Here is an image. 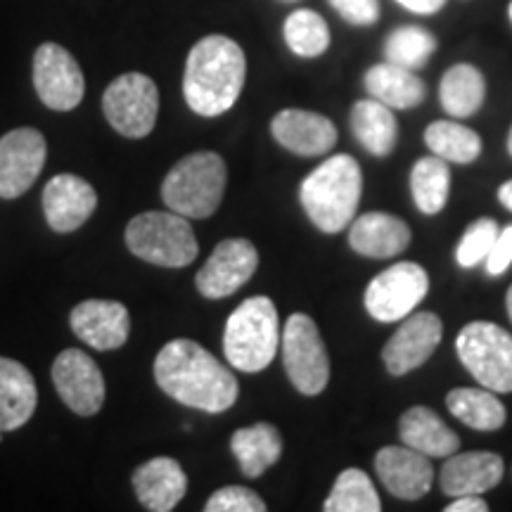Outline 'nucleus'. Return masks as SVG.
Wrapping results in <instances>:
<instances>
[{
    "instance_id": "nucleus-1",
    "label": "nucleus",
    "mask_w": 512,
    "mask_h": 512,
    "mask_svg": "<svg viewBox=\"0 0 512 512\" xmlns=\"http://www.w3.org/2000/svg\"><path fill=\"white\" fill-rule=\"evenodd\" d=\"M155 380L166 396L204 413L228 411L240 394L238 377L192 339L164 344L155 358Z\"/></svg>"
},
{
    "instance_id": "nucleus-2",
    "label": "nucleus",
    "mask_w": 512,
    "mask_h": 512,
    "mask_svg": "<svg viewBox=\"0 0 512 512\" xmlns=\"http://www.w3.org/2000/svg\"><path fill=\"white\" fill-rule=\"evenodd\" d=\"M247 79V57L233 38H202L185 60L183 95L200 117H221L235 105Z\"/></svg>"
},
{
    "instance_id": "nucleus-3",
    "label": "nucleus",
    "mask_w": 512,
    "mask_h": 512,
    "mask_svg": "<svg viewBox=\"0 0 512 512\" xmlns=\"http://www.w3.org/2000/svg\"><path fill=\"white\" fill-rule=\"evenodd\" d=\"M363 195L361 166L351 155L325 159L318 169L304 178L299 200L313 226L323 233H342L356 219Z\"/></svg>"
},
{
    "instance_id": "nucleus-4",
    "label": "nucleus",
    "mask_w": 512,
    "mask_h": 512,
    "mask_svg": "<svg viewBox=\"0 0 512 512\" xmlns=\"http://www.w3.org/2000/svg\"><path fill=\"white\" fill-rule=\"evenodd\" d=\"M280 349L278 309L268 297L245 299L230 313L223 332L228 363L242 373H259L273 363Z\"/></svg>"
},
{
    "instance_id": "nucleus-5",
    "label": "nucleus",
    "mask_w": 512,
    "mask_h": 512,
    "mask_svg": "<svg viewBox=\"0 0 512 512\" xmlns=\"http://www.w3.org/2000/svg\"><path fill=\"white\" fill-rule=\"evenodd\" d=\"M228 169L216 152H195L183 157L162 183L166 207L185 219H209L221 207Z\"/></svg>"
},
{
    "instance_id": "nucleus-6",
    "label": "nucleus",
    "mask_w": 512,
    "mask_h": 512,
    "mask_svg": "<svg viewBox=\"0 0 512 512\" xmlns=\"http://www.w3.org/2000/svg\"><path fill=\"white\" fill-rule=\"evenodd\" d=\"M126 247L133 256L162 268H185L197 259L195 230L176 211H145L126 226Z\"/></svg>"
},
{
    "instance_id": "nucleus-7",
    "label": "nucleus",
    "mask_w": 512,
    "mask_h": 512,
    "mask_svg": "<svg viewBox=\"0 0 512 512\" xmlns=\"http://www.w3.org/2000/svg\"><path fill=\"white\" fill-rule=\"evenodd\" d=\"M460 363L482 387L496 394L512 392V335L501 325L477 320L458 332Z\"/></svg>"
},
{
    "instance_id": "nucleus-8",
    "label": "nucleus",
    "mask_w": 512,
    "mask_h": 512,
    "mask_svg": "<svg viewBox=\"0 0 512 512\" xmlns=\"http://www.w3.org/2000/svg\"><path fill=\"white\" fill-rule=\"evenodd\" d=\"M285 373L299 394L316 396L330 382V358L318 325L306 313H292L280 337Z\"/></svg>"
},
{
    "instance_id": "nucleus-9",
    "label": "nucleus",
    "mask_w": 512,
    "mask_h": 512,
    "mask_svg": "<svg viewBox=\"0 0 512 512\" xmlns=\"http://www.w3.org/2000/svg\"><path fill=\"white\" fill-rule=\"evenodd\" d=\"M102 112L124 138L150 136L159 114L157 83L140 72L121 74L102 95Z\"/></svg>"
},
{
    "instance_id": "nucleus-10",
    "label": "nucleus",
    "mask_w": 512,
    "mask_h": 512,
    "mask_svg": "<svg viewBox=\"0 0 512 512\" xmlns=\"http://www.w3.org/2000/svg\"><path fill=\"white\" fill-rule=\"evenodd\" d=\"M427 292H430V275L425 268L413 261H399L370 280L363 302L375 320L396 323L411 316Z\"/></svg>"
},
{
    "instance_id": "nucleus-11",
    "label": "nucleus",
    "mask_w": 512,
    "mask_h": 512,
    "mask_svg": "<svg viewBox=\"0 0 512 512\" xmlns=\"http://www.w3.org/2000/svg\"><path fill=\"white\" fill-rule=\"evenodd\" d=\"M34 86L38 98L55 112H69L81 105L86 79L79 62L67 48L43 43L34 55Z\"/></svg>"
},
{
    "instance_id": "nucleus-12",
    "label": "nucleus",
    "mask_w": 512,
    "mask_h": 512,
    "mask_svg": "<svg viewBox=\"0 0 512 512\" xmlns=\"http://www.w3.org/2000/svg\"><path fill=\"white\" fill-rule=\"evenodd\" d=\"M48 145L36 128H15L0 138V197L17 200L41 176Z\"/></svg>"
},
{
    "instance_id": "nucleus-13",
    "label": "nucleus",
    "mask_w": 512,
    "mask_h": 512,
    "mask_svg": "<svg viewBox=\"0 0 512 512\" xmlns=\"http://www.w3.org/2000/svg\"><path fill=\"white\" fill-rule=\"evenodd\" d=\"M53 382L69 411L83 418L100 413L105 403V377L88 354L79 349H64L53 363Z\"/></svg>"
},
{
    "instance_id": "nucleus-14",
    "label": "nucleus",
    "mask_w": 512,
    "mask_h": 512,
    "mask_svg": "<svg viewBox=\"0 0 512 512\" xmlns=\"http://www.w3.org/2000/svg\"><path fill=\"white\" fill-rule=\"evenodd\" d=\"M259 266V252L245 238L223 240L197 273L195 285L202 297L223 299L247 285Z\"/></svg>"
},
{
    "instance_id": "nucleus-15",
    "label": "nucleus",
    "mask_w": 512,
    "mask_h": 512,
    "mask_svg": "<svg viewBox=\"0 0 512 512\" xmlns=\"http://www.w3.org/2000/svg\"><path fill=\"white\" fill-rule=\"evenodd\" d=\"M444 335L441 318L432 311H418L403 318L399 330L384 344L382 361L394 377L408 375L430 361Z\"/></svg>"
},
{
    "instance_id": "nucleus-16",
    "label": "nucleus",
    "mask_w": 512,
    "mask_h": 512,
    "mask_svg": "<svg viewBox=\"0 0 512 512\" xmlns=\"http://www.w3.org/2000/svg\"><path fill=\"white\" fill-rule=\"evenodd\" d=\"M375 472L389 494L401 501H418L432 489L434 467L425 453L411 446H384L375 456Z\"/></svg>"
},
{
    "instance_id": "nucleus-17",
    "label": "nucleus",
    "mask_w": 512,
    "mask_h": 512,
    "mask_svg": "<svg viewBox=\"0 0 512 512\" xmlns=\"http://www.w3.org/2000/svg\"><path fill=\"white\" fill-rule=\"evenodd\" d=\"M74 335L98 351L124 347L131 335V313L121 302L110 299H88L74 306L69 316Z\"/></svg>"
},
{
    "instance_id": "nucleus-18",
    "label": "nucleus",
    "mask_w": 512,
    "mask_h": 512,
    "mask_svg": "<svg viewBox=\"0 0 512 512\" xmlns=\"http://www.w3.org/2000/svg\"><path fill=\"white\" fill-rule=\"evenodd\" d=\"M98 192L74 174H60L43 188V214L55 233H74L93 216Z\"/></svg>"
},
{
    "instance_id": "nucleus-19",
    "label": "nucleus",
    "mask_w": 512,
    "mask_h": 512,
    "mask_svg": "<svg viewBox=\"0 0 512 512\" xmlns=\"http://www.w3.org/2000/svg\"><path fill=\"white\" fill-rule=\"evenodd\" d=\"M271 133L285 150L299 157H320L337 143V128L328 117L306 110H283L271 121Z\"/></svg>"
},
{
    "instance_id": "nucleus-20",
    "label": "nucleus",
    "mask_w": 512,
    "mask_h": 512,
    "mask_svg": "<svg viewBox=\"0 0 512 512\" xmlns=\"http://www.w3.org/2000/svg\"><path fill=\"white\" fill-rule=\"evenodd\" d=\"M503 458L489 451L453 453L448 456L446 465L441 467L439 484L446 496H482L486 491L496 489L503 479Z\"/></svg>"
},
{
    "instance_id": "nucleus-21",
    "label": "nucleus",
    "mask_w": 512,
    "mask_h": 512,
    "mask_svg": "<svg viewBox=\"0 0 512 512\" xmlns=\"http://www.w3.org/2000/svg\"><path fill=\"white\" fill-rule=\"evenodd\" d=\"M133 491L145 510L169 512L183 501L188 475L174 458H152L133 472Z\"/></svg>"
},
{
    "instance_id": "nucleus-22",
    "label": "nucleus",
    "mask_w": 512,
    "mask_h": 512,
    "mask_svg": "<svg viewBox=\"0 0 512 512\" xmlns=\"http://www.w3.org/2000/svg\"><path fill=\"white\" fill-rule=\"evenodd\" d=\"M349 245L356 254L368 259H389L406 252V247L411 245V228L399 216L368 211L351 223Z\"/></svg>"
},
{
    "instance_id": "nucleus-23",
    "label": "nucleus",
    "mask_w": 512,
    "mask_h": 512,
    "mask_svg": "<svg viewBox=\"0 0 512 512\" xmlns=\"http://www.w3.org/2000/svg\"><path fill=\"white\" fill-rule=\"evenodd\" d=\"M38 403L34 375L19 361L0 356V432L8 434L31 420Z\"/></svg>"
},
{
    "instance_id": "nucleus-24",
    "label": "nucleus",
    "mask_w": 512,
    "mask_h": 512,
    "mask_svg": "<svg viewBox=\"0 0 512 512\" xmlns=\"http://www.w3.org/2000/svg\"><path fill=\"white\" fill-rule=\"evenodd\" d=\"M399 437L427 458H448L460 446L458 434L427 406H413L401 415Z\"/></svg>"
},
{
    "instance_id": "nucleus-25",
    "label": "nucleus",
    "mask_w": 512,
    "mask_h": 512,
    "mask_svg": "<svg viewBox=\"0 0 512 512\" xmlns=\"http://www.w3.org/2000/svg\"><path fill=\"white\" fill-rule=\"evenodd\" d=\"M363 83H366L370 98L380 100L382 105L392 107V110H411V107H418L427 95L425 81L413 69L399 67L392 62L370 67L363 76Z\"/></svg>"
},
{
    "instance_id": "nucleus-26",
    "label": "nucleus",
    "mask_w": 512,
    "mask_h": 512,
    "mask_svg": "<svg viewBox=\"0 0 512 512\" xmlns=\"http://www.w3.org/2000/svg\"><path fill=\"white\" fill-rule=\"evenodd\" d=\"M230 451L238 458L242 475L256 479L283 456V437L271 422H256V425L242 427L233 434Z\"/></svg>"
},
{
    "instance_id": "nucleus-27",
    "label": "nucleus",
    "mask_w": 512,
    "mask_h": 512,
    "mask_svg": "<svg viewBox=\"0 0 512 512\" xmlns=\"http://www.w3.org/2000/svg\"><path fill=\"white\" fill-rule=\"evenodd\" d=\"M351 131L373 157H389L399 138V124L392 107L382 105L380 100H358L351 107Z\"/></svg>"
},
{
    "instance_id": "nucleus-28",
    "label": "nucleus",
    "mask_w": 512,
    "mask_h": 512,
    "mask_svg": "<svg viewBox=\"0 0 512 512\" xmlns=\"http://www.w3.org/2000/svg\"><path fill=\"white\" fill-rule=\"evenodd\" d=\"M486 98L484 74L472 64H456L444 74L439 86V100L453 119H467L482 110Z\"/></svg>"
},
{
    "instance_id": "nucleus-29",
    "label": "nucleus",
    "mask_w": 512,
    "mask_h": 512,
    "mask_svg": "<svg viewBox=\"0 0 512 512\" xmlns=\"http://www.w3.org/2000/svg\"><path fill=\"white\" fill-rule=\"evenodd\" d=\"M446 406L451 415L479 432H496L505 425V406L498 401L491 389L460 387L451 389L446 396Z\"/></svg>"
},
{
    "instance_id": "nucleus-30",
    "label": "nucleus",
    "mask_w": 512,
    "mask_h": 512,
    "mask_svg": "<svg viewBox=\"0 0 512 512\" xmlns=\"http://www.w3.org/2000/svg\"><path fill=\"white\" fill-rule=\"evenodd\" d=\"M411 192L415 207L422 214H439L446 207L448 192H451V169H448V162L437 155L418 159L411 171Z\"/></svg>"
},
{
    "instance_id": "nucleus-31",
    "label": "nucleus",
    "mask_w": 512,
    "mask_h": 512,
    "mask_svg": "<svg viewBox=\"0 0 512 512\" xmlns=\"http://www.w3.org/2000/svg\"><path fill=\"white\" fill-rule=\"evenodd\" d=\"M425 143L432 155L453 164H470L482 155V138L477 131L456 121H434L427 126Z\"/></svg>"
},
{
    "instance_id": "nucleus-32",
    "label": "nucleus",
    "mask_w": 512,
    "mask_h": 512,
    "mask_svg": "<svg viewBox=\"0 0 512 512\" xmlns=\"http://www.w3.org/2000/svg\"><path fill=\"white\" fill-rule=\"evenodd\" d=\"M325 512H380L382 503L373 482L363 470L349 467L335 479L328 501L323 503Z\"/></svg>"
},
{
    "instance_id": "nucleus-33",
    "label": "nucleus",
    "mask_w": 512,
    "mask_h": 512,
    "mask_svg": "<svg viewBox=\"0 0 512 512\" xmlns=\"http://www.w3.org/2000/svg\"><path fill=\"white\" fill-rule=\"evenodd\" d=\"M285 43L294 55L318 57L330 48L328 22L313 10H294L285 19Z\"/></svg>"
},
{
    "instance_id": "nucleus-34",
    "label": "nucleus",
    "mask_w": 512,
    "mask_h": 512,
    "mask_svg": "<svg viewBox=\"0 0 512 512\" xmlns=\"http://www.w3.org/2000/svg\"><path fill=\"white\" fill-rule=\"evenodd\" d=\"M437 50V38L422 27H401L394 29L384 43V57L387 62L399 64V67L418 72L430 62V57Z\"/></svg>"
},
{
    "instance_id": "nucleus-35",
    "label": "nucleus",
    "mask_w": 512,
    "mask_h": 512,
    "mask_svg": "<svg viewBox=\"0 0 512 512\" xmlns=\"http://www.w3.org/2000/svg\"><path fill=\"white\" fill-rule=\"evenodd\" d=\"M498 233H501V228H498L494 219H479L472 223L465 230L463 240H460L456 249L458 264L463 268H475L477 264H482L486 256H489L491 247H494Z\"/></svg>"
},
{
    "instance_id": "nucleus-36",
    "label": "nucleus",
    "mask_w": 512,
    "mask_h": 512,
    "mask_svg": "<svg viewBox=\"0 0 512 512\" xmlns=\"http://www.w3.org/2000/svg\"><path fill=\"white\" fill-rule=\"evenodd\" d=\"M207 512H266V503L247 486H226L219 489L204 505Z\"/></svg>"
},
{
    "instance_id": "nucleus-37",
    "label": "nucleus",
    "mask_w": 512,
    "mask_h": 512,
    "mask_svg": "<svg viewBox=\"0 0 512 512\" xmlns=\"http://www.w3.org/2000/svg\"><path fill=\"white\" fill-rule=\"evenodd\" d=\"M330 5L354 27H373L380 19V3L377 0H330Z\"/></svg>"
},
{
    "instance_id": "nucleus-38",
    "label": "nucleus",
    "mask_w": 512,
    "mask_h": 512,
    "mask_svg": "<svg viewBox=\"0 0 512 512\" xmlns=\"http://www.w3.org/2000/svg\"><path fill=\"white\" fill-rule=\"evenodd\" d=\"M484 266L489 275H503L512 266V223L498 233L494 247L484 259Z\"/></svg>"
},
{
    "instance_id": "nucleus-39",
    "label": "nucleus",
    "mask_w": 512,
    "mask_h": 512,
    "mask_svg": "<svg viewBox=\"0 0 512 512\" xmlns=\"http://www.w3.org/2000/svg\"><path fill=\"white\" fill-rule=\"evenodd\" d=\"M489 510V505L482 496L477 494H470V496H456L453 498V503L446 505V512H486Z\"/></svg>"
},
{
    "instance_id": "nucleus-40",
    "label": "nucleus",
    "mask_w": 512,
    "mask_h": 512,
    "mask_svg": "<svg viewBox=\"0 0 512 512\" xmlns=\"http://www.w3.org/2000/svg\"><path fill=\"white\" fill-rule=\"evenodd\" d=\"M406 10L415 12V15H434L446 5V0H396Z\"/></svg>"
},
{
    "instance_id": "nucleus-41",
    "label": "nucleus",
    "mask_w": 512,
    "mask_h": 512,
    "mask_svg": "<svg viewBox=\"0 0 512 512\" xmlns=\"http://www.w3.org/2000/svg\"><path fill=\"white\" fill-rule=\"evenodd\" d=\"M498 200H501V204L508 211H512V181L503 183L501 188H498Z\"/></svg>"
},
{
    "instance_id": "nucleus-42",
    "label": "nucleus",
    "mask_w": 512,
    "mask_h": 512,
    "mask_svg": "<svg viewBox=\"0 0 512 512\" xmlns=\"http://www.w3.org/2000/svg\"><path fill=\"white\" fill-rule=\"evenodd\" d=\"M505 306H508V316H510V323H512V285L508 290V297H505Z\"/></svg>"
},
{
    "instance_id": "nucleus-43",
    "label": "nucleus",
    "mask_w": 512,
    "mask_h": 512,
    "mask_svg": "<svg viewBox=\"0 0 512 512\" xmlns=\"http://www.w3.org/2000/svg\"><path fill=\"white\" fill-rule=\"evenodd\" d=\"M508 152L512 155V128H510V136H508Z\"/></svg>"
},
{
    "instance_id": "nucleus-44",
    "label": "nucleus",
    "mask_w": 512,
    "mask_h": 512,
    "mask_svg": "<svg viewBox=\"0 0 512 512\" xmlns=\"http://www.w3.org/2000/svg\"><path fill=\"white\" fill-rule=\"evenodd\" d=\"M508 15H510V22H512V0H510V8H508Z\"/></svg>"
},
{
    "instance_id": "nucleus-45",
    "label": "nucleus",
    "mask_w": 512,
    "mask_h": 512,
    "mask_svg": "<svg viewBox=\"0 0 512 512\" xmlns=\"http://www.w3.org/2000/svg\"><path fill=\"white\" fill-rule=\"evenodd\" d=\"M3 439H5V434H3V432H0V441H3Z\"/></svg>"
},
{
    "instance_id": "nucleus-46",
    "label": "nucleus",
    "mask_w": 512,
    "mask_h": 512,
    "mask_svg": "<svg viewBox=\"0 0 512 512\" xmlns=\"http://www.w3.org/2000/svg\"><path fill=\"white\" fill-rule=\"evenodd\" d=\"M285 3H297V0H285Z\"/></svg>"
}]
</instances>
